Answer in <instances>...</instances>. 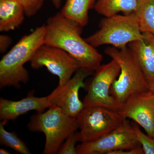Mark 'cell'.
Listing matches in <instances>:
<instances>
[{
  "label": "cell",
  "instance_id": "obj_1",
  "mask_svg": "<svg viewBox=\"0 0 154 154\" xmlns=\"http://www.w3.org/2000/svg\"><path fill=\"white\" fill-rule=\"evenodd\" d=\"M44 44L63 50L79 63L81 67L95 71L103 57L82 38V27L60 12L48 19Z\"/></svg>",
  "mask_w": 154,
  "mask_h": 154
},
{
  "label": "cell",
  "instance_id": "obj_2",
  "mask_svg": "<svg viewBox=\"0 0 154 154\" xmlns=\"http://www.w3.org/2000/svg\"><path fill=\"white\" fill-rule=\"evenodd\" d=\"M46 25L37 27L32 33L22 36L0 61V88L27 84L30 75L24 65L30 61L36 51L44 44Z\"/></svg>",
  "mask_w": 154,
  "mask_h": 154
},
{
  "label": "cell",
  "instance_id": "obj_3",
  "mask_svg": "<svg viewBox=\"0 0 154 154\" xmlns=\"http://www.w3.org/2000/svg\"><path fill=\"white\" fill-rule=\"evenodd\" d=\"M105 53L120 66L118 79L114 81L110 91L111 96L117 102L122 105L131 96L149 91L148 83L129 48L108 47Z\"/></svg>",
  "mask_w": 154,
  "mask_h": 154
},
{
  "label": "cell",
  "instance_id": "obj_4",
  "mask_svg": "<svg viewBox=\"0 0 154 154\" xmlns=\"http://www.w3.org/2000/svg\"><path fill=\"white\" fill-rule=\"evenodd\" d=\"M28 128L33 132H42L45 136L43 153L57 154L62 144L79 129L76 117L66 115L59 107L51 106L48 110L31 116Z\"/></svg>",
  "mask_w": 154,
  "mask_h": 154
},
{
  "label": "cell",
  "instance_id": "obj_5",
  "mask_svg": "<svg viewBox=\"0 0 154 154\" xmlns=\"http://www.w3.org/2000/svg\"><path fill=\"white\" fill-rule=\"evenodd\" d=\"M99 27L98 31L85 38L86 41L95 48L104 45H110L121 49L143 37L135 13L106 17L101 21Z\"/></svg>",
  "mask_w": 154,
  "mask_h": 154
},
{
  "label": "cell",
  "instance_id": "obj_6",
  "mask_svg": "<svg viewBox=\"0 0 154 154\" xmlns=\"http://www.w3.org/2000/svg\"><path fill=\"white\" fill-rule=\"evenodd\" d=\"M80 131L78 142H89L100 138L120 126L126 119L119 110L101 106L85 107L76 116Z\"/></svg>",
  "mask_w": 154,
  "mask_h": 154
},
{
  "label": "cell",
  "instance_id": "obj_7",
  "mask_svg": "<svg viewBox=\"0 0 154 154\" xmlns=\"http://www.w3.org/2000/svg\"><path fill=\"white\" fill-rule=\"evenodd\" d=\"M120 72L119 65L113 59L95 70L91 82L86 86L87 93L83 99L84 107L101 106L119 111L122 105L111 96L110 91Z\"/></svg>",
  "mask_w": 154,
  "mask_h": 154
},
{
  "label": "cell",
  "instance_id": "obj_8",
  "mask_svg": "<svg viewBox=\"0 0 154 154\" xmlns=\"http://www.w3.org/2000/svg\"><path fill=\"white\" fill-rule=\"evenodd\" d=\"M30 62L32 69L45 67L51 73L57 76L60 86L65 85L81 68L79 63L66 51L44 44L38 48Z\"/></svg>",
  "mask_w": 154,
  "mask_h": 154
},
{
  "label": "cell",
  "instance_id": "obj_9",
  "mask_svg": "<svg viewBox=\"0 0 154 154\" xmlns=\"http://www.w3.org/2000/svg\"><path fill=\"white\" fill-rule=\"evenodd\" d=\"M140 146L133 126L126 119L113 131L96 140L82 143L77 146L76 149L78 154H110Z\"/></svg>",
  "mask_w": 154,
  "mask_h": 154
},
{
  "label": "cell",
  "instance_id": "obj_10",
  "mask_svg": "<svg viewBox=\"0 0 154 154\" xmlns=\"http://www.w3.org/2000/svg\"><path fill=\"white\" fill-rule=\"evenodd\" d=\"M94 72L80 68L65 85H58L49 95L51 106H57L66 115L76 117L85 107L79 99V91L81 88H86L84 81Z\"/></svg>",
  "mask_w": 154,
  "mask_h": 154
},
{
  "label": "cell",
  "instance_id": "obj_11",
  "mask_svg": "<svg viewBox=\"0 0 154 154\" xmlns=\"http://www.w3.org/2000/svg\"><path fill=\"white\" fill-rule=\"evenodd\" d=\"M119 111L125 118L133 120L149 136L154 138V97L150 91L131 96Z\"/></svg>",
  "mask_w": 154,
  "mask_h": 154
},
{
  "label": "cell",
  "instance_id": "obj_12",
  "mask_svg": "<svg viewBox=\"0 0 154 154\" xmlns=\"http://www.w3.org/2000/svg\"><path fill=\"white\" fill-rule=\"evenodd\" d=\"M51 106L49 95L46 97H36L33 92L19 101H11L1 98L0 119L6 123L9 120L15 121L19 116L29 111L36 110L37 113H42Z\"/></svg>",
  "mask_w": 154,
  "mask_h": 154
},
{
  "label": "cell",
  "instance_id": "obj_13",
  "mask_svg": "<svg viewBox=\"0 0 154 154\" xmlns=\"http://www.w3.org/2000/svg\"><path fill=\"white\" fill-rule=\"evenodd\" d=\"M139 40L131 42L128 47L134 54L148 84L154 82V36L142 33Z\"/></svg>",
  "mask_w": 154,
  "mask_h": 154
},
{
  "label": "cell",
  "instance_id": "obj_14",
  "mask_svg": "<svg viewBox=\"0 0 154 154\" xmlns=\"http://www.w3.org/2000/svg\"><path fill=\"white\" fill-rule=\"evenodd\" d=\"M25 12L17 0H0V31L15 30L24 21Z\"/></svg>",
  "mask_w": 154,
  "mask_h": 154
},
{
  "label": "cell",
  "instance_id": "obj_15",
  "mask_svg": "<svg viewBox=\"0 0 154 154\" xmlns=\"http://www.w3.org/2000/svg\"><path fill=\"white\" fill-rule=\"evenodd\" d=\"M140 0H96L94 8L98 14L105 17L123 13L125 15L135 13Z\"/></svg>",
  "mask_w": 154,
  "mask_h": 154
},
{
  "label": "cell",
  "instance_id": "obj_16",
  "mask_svg": "<svg viewBox=\"0 0 154 154\" xmlns=\"http://www.w3.org/2000/svg\"><path fill=\"white\" fill-rule=\"evenodd\" d=\"M96 0H66L60 13L64 17L84 27L89 21L88 12Z\"/></svg>",
  "mask_w": 154,
  "mask_h": 154
},
{
  "label": "cell",
  "instance_id": "obj_17",
  "mask_svg": "<svg viewBox=\"0 0 154 154\" xmlns=\"http://www.w3.org/2000/svg\"><path fill=\"white\" fill-rule=\"evenodd\" d=\"M135 14L141 32L151 33L154 36V0H140Z\"/></svg>",
  "mask_w": 154,
  "mask_h": 154
},
{
  "label": "cell",
  "instance_id": "obj_18",
  "mask_svg": "<svg viewBox=\"0 0 154 154\" xmlns=\"http://www.w3.org/2000/svg\"><path fill=\"white\" fill-rule=\"evenodd\" d=\"M6 122L0 123V143L22 154H30L31 152L26 144L20 139L15 132H9L5 128Z\"/></svg>",
  "mask_w": 154,
  "mask_h": 154
},
{
  "label": "cell",
  "instance_id": "obj_19",
  "mask_svg": "<svg viewBox=\"0 0 154 154\" xmlns=\"http://www.w3.org/2000/svg\"><path fill=\"white\" fill-rule=\"evenodd\" d=\"M137 137L142 147L145 154H154V138L150 137L143 132L135 124L132 125Z\"/></svg>",
  "mask_w": 154,
  "mask_h": 154
},
{
  "label": "cell",
  "instance_id": "obj_20",
  "mask_svg": "<svg viewBox=\"0 0 154 154\" xmlns=\"http://www.w3.org/2000/svg\"><path fill=\"white\" fill-rule=\"evenodd\" d=\"M22 6L25 16L28 17L36 15L42 8L45 0H17Z\"/></svg>",
  "mask_w": 154,
  "mask_h": 154
},
{
  "label": "cell",
  "instance_id": "obj_21",
  "mask_svg": "<svg viewBox=\"0 0 154 154\" xmlns=\"http://www.w3.org/2000/svg\"><path fill=\"white\" fill-rule=\"evenodd\" d=\"M78 142L76 133L69 136L62 144L57 152L58 154H78L76 143Z\"/></svg>",
  "mask_w": 154,
  "mask_h": 154
},
{
  "label": "cell",
  "instance_id": "obj_22",
  "mask_svg": "<svg viewBox=\"0 0 154 154\" xmlns=\"http://www.w3.org/2000/svg\"><path fill=\"white\" fill-rule=\"evenodd\" d=\"M12 42V39L8 35L2 34L0 36V52L4 53Z\"/></svg>",
  "mask_w": 154,
  "mask_h": 154
},
{
  "label": "cell",
  "instance_id": "obj_23",
  "mask_svg": "<svg viewBox=\"0 0 154 154\" xmlns=\"http://www.w3.org/2000/svg\"><path fill=\"white\" fill-rule=\"evenodd\" d=\"M143 149L141 146L130 149L122 150L112 152L110 154H144Z\"/></svg>",
  "mask_w": 154,
  "mask_h": 154
},
{
  "label": "cell",
  "instance_id": "obj_24",
  "mask_svg": "<svg viewBox=\"0 0 154 154\" xmlns=\"http://www.w3.org/2000/svg\"><path fill=\"white\" fill-rule=\"evenodd\" d=\"M51 1L56 8L58 9L60 8L61 5V0H51Z\"/></svg>",
  "mask_w": 154,
  "mask_h": 154
},
{
  "label": "cell",
  "instance_id": "obj_25",
  "mask_svg": "<svg viewBox=\"0 0 154 154\" xmlns=\"http://www.w3.org/2000/svg\"><path fill=\"white\" fill-rule=\"evenodd\" d=\"M149 91H150L151 93H152L154 97V82L149 84Z\"/></svg>",
  "mask_w": 154,
  "mask_h": 154
},
{
  "label": "cell",
  "instance_id": "obj_26",
  "mask_svg": "<svg viewBox=\"0 0 154 154\" xmlns=\"http://www.w3.org/2000/svg\"><path fill=\"white\" fill-rule=\"evenodd\" d=\"M0 154H10L8 151L7 150L5 149H0Z\"/></svg>",
  "mask_w": 154,
  "mask_h": 154
}]
</instances>
